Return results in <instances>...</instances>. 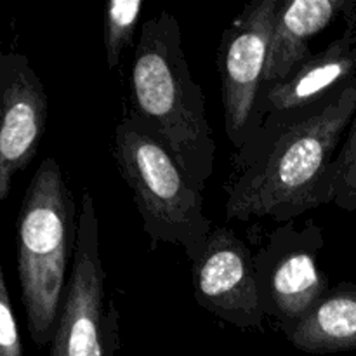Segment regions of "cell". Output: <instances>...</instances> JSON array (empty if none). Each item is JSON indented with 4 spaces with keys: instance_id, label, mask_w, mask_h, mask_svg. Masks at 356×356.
<instances>
[{
    "instance_id": "obj_3",
    "label": "cell",
    "mask_w": 356,
    "mask_h": 356,
    "mask_svg": "<svg viewBox=\"0 0 356 356\" xmlns=\"http://www.w3.org/2000/svg\"><path fill=\"white\" fill-rule=\"evenodd\" d=\"M79 233L76 205L56 159L31 176L17 216V277L28 332L38 348L51 346Z\"/></svg>"
},
{
    "instance_id": "obj_12",
    "label": "cell",
    "mask_w": 356,
    "mask_h": 356,
    "mask_svg": "<svg viewBox=\"0 0 356 356\" xmlns=\"http://www.w3.org/2000/svg\"><path fill=\"white\" fill-rule=\"evenodd\" d=\"M289 343L312 355L356 350V285L341 282L302 318L284 329Z\"/></svg>"
},
{
    "instance_id": "obj_10",
    "label": "cell",
    "mask_w": 356,
    "mask_h": 356,
    "mask_svg": "<svg viewBox=\"0 0 356 356\" xmlns=\"http://www.w3.org/2000/svg\"><path fill=\"white\" fill-rule=\"evenodd\" d=\"M356 13L341 37L330 42L323 51L313 54L282 82L268 87L259 97L252 120V132L271 113L298 110L323 99L356 79ZM250 132V134H252Z\"/></svg>"
},
{
    "instance_id": "obj_5",
    "label": "cell",
    "mask_w": 356,
    "mask_h": 356,
    "mask_svg": "<svg viewBox=\"0 0 356 356\" xmlns=\"http://www.w3.org/2000/svg\"><path fill=\"white\" fill-rule=\"evenodd\" d=\"M120 348L118 312L106 296L99 219L90 191L82 198L75 254L63 292L49 356H113Z\"/></svg>"
},
{
    "instance_id": "obj_15",
    "label": "cell",
    "mask_w": 356,
    "mask_h": 356,
    "mask_svg": "<svg viewBox=\"0 0 356 356\" xmlns=\"http://www.w3.org/2000/svg\"><path fill=\"white\" fill-rule=\"evenodd\" d=\"M0 356H23V343L3 270H0Z\"/></svg>"
},
{
    "instance_id": "obj_8",
    "label": "cell",
    "mask_w": 356,
    "mask_h": 356,
    "mask_svg": "<svg viewBox=\"0 0 356 356\" xmlns=\"http://www.w3.org/2000/svg\"><path fill=\"white\" fill-rule=\"evenodd\" d=\"M191 284L198 305L238 329H261L264 315L257 291L254 254L229 228L212 229L191 261Z\"/></svg>"
},
{
    "instance_id": "obj_7",
    "label": "cell",
    "mask_w": 356,
    "mask_h": 356,
    "mask_svg": "<svg viewBox=\"0 0 356 356\" xmlns=\"http://www.w3.org/2000/svg\"><path fill=\"white\" fill-rule=\"evenodd\" d=\"M278 6L280 0L247 3L226 28L219 44L225 131L235 152L249 139L257 101L266 89V66Z\"/></svg>"
},
{
    "instance_id": "obj_13",
    "label": "cell",
    "mask_w": 356,
    "mask_h": 356,
    "mask_svg": "<svg viewBox=\"0 0 356 356\" xmlns=\"http://www.w3.org/2000/svg\"><path fill=\"white\" fill-rule=\"evenodd\" d=\"M143 7V0H110L104 7L103 40L106 65L111 72L120 66L124 49L129 47L134 38Z\"/></svg>"
},
{
    "instance_id": "obj_14",
    "label": "cell",
    "mask_w": 356,
    "mask_h": 356,
    "mask_svg": "<svg viewBox=\"0 0 356 356\" xmlns=\"http://www.w3.org/2000/svg\"><path fill=\"white\" fill-rule=\"evenodd\" d=\"M332 205L356 212V111L332 167Z\"/></svg>"
},
{
    "instance_id": "obj_4",
    "label": "cell",
    "mask_w": 356,
    "mask_h": 356,
    "mask_svg": "<svg viewBox=\"0 0 356 356\" xmlns=\"http://www.w3.org/2000/svg\"><path fill=\"white\" fill-rule=\"evenodd\" d=\"M111 153L152 249L160 242L170 243L193 261L214 229L204 212L202 191L188 179L165 145L129 111L115 127Z\"/></svg>"
},
{
    "instance_id": "obj_2",
    "label": "cell",
    "mask_w": 356,
    "mask_h": 356,
    "mask_svg": "<svg viewBox=\"0 0 356 356\" xmlns=\"http://www.w3.org/2000/svg\"><path fill=\"white\" fill-rule=\"evenodd\" d=\"M129 113L165 145L200 191L214 174L216 139L202 87L191 76L176 16L141 24L129 79Z\"/></svg>"
},
{
    "instance_id": "obj_6",
    "label": "cell",
    "mask_w": 356,
    "mask_h": 356,
    "mask_svg": "<svg viewBox=\"0 0 356 356\" xmlns=\"http://www.w3.org/2000/svg\"><path fill=\"white\" fill-rule=\"evenodd\" d=\"M323 245L318 222L308 221L298 228L291 221L278 225L254 252L261 306L282 330L302 318L330 291L329 278L318 268Z\"/></svg>"
},
{
    "instance_id": "obj_1",
    "label": "cell",
    "mask_w": 356,
    "mask_h": 356,
    "mask_svg": "<svg viewBox=\"0 0 356 356\" xmlns=\"http://www.w3.org/2000/svg\"><path fill=\"white\" fill-rule=\"evenodd\" d=\"M356 111V79L323 99L271 113L233 155L228 221H294L332 202V167Z\"/></svg>"
},
{
    "instance_id": "obj_9",
    "label": "cell",
    "mask_w": 356,
    "mask_h": 356,
    "mask_svg": "<svg viewBox=\"0 0 356 356\" xmlns=\"http://www.w3.org/2000/svg\"><path fill=\"white\" fill-rule=\"evenodd\" d=\"M0 200H7L14 176L30 165L47 124L44 82L21 52L0 56Z\"/></svg>"
},
{
    "instance_id": "obj_11",
    "label": "cell",
    "mask_w": 356,
    "mask_h": 356,
    "mask_svg": "<svg viewBox=\"0 0 356 356\" xmlns=\"http://www.w3.org/2000/svg\"><path fill=\"white\" fill-rule=\"evenodd\" d=\"M355 7L353 0H280L271 33L266 89L287 79L312 58L309 40L337 16L353 13Z\"/></svg>"
}]
</instances>
